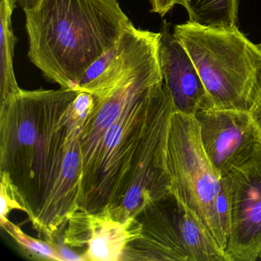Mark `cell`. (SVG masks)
Returning a JSON list of instances; mask_svg holds the SVG:
<instances>
[{
    "label": "cell",
    "instance_id": "obj_1",
    "mask_svg": "<svg viewBox=\"0 0 261 261\" xmlns=\"http://www.w3.org/2000/svg\"><path fill=\"white\" fill-rule=\"evenodd\" d=\"M94 106L81 137L80 210L137 218L171 193L168 141L173 103L157 51L91 93Z\"/></svg>",
    "mask_w": 261,
    "mask_h": 261
},
{
    "label": "cell",
    "instance_id": "obj_2",
    "mask_svg": "<svg viewBox=\"0 0 261 261\" xmlns=\"http://www.w3.org/2000/svg\"><path fill=\"white\" fill-rule=\"evenodd\" d=\"M89 93L21 89L0 103V172L9 174L40 238L56 241L80 211L81 137Z\"/></svg>",
    "mask_w": 261,
    "mask_h": 261
},
{
    "label": "cell",
    "instance_id": "obj_3",
    "mask_svg": "<svg viewBox=\"0 0 261 261\" xmlns=\"http://www.w3.org/2000/svg\"><path fill=\"white\" fill-rule=\"evenodd\" d=\"M24 12L29 59L66 89L74 90L132 23L117 0H39Z\"/></svg>",
    "mask_w": 261,
    "mask_h": 261
},
{
    "label": "cell",
    "instance_id": "obj_4",
    "mask_svg": "<svg viewBox=\"0 0 261 261\" xmlns=\"http://www.w3.org/2000/svg\"><path fill=\"white\" fill-rule=\"evenodd\" d=\"M195 64L212 108L250 111L261 70V53L238 27H206L188 21L175 25Z\"/></svg>",
    "mask_w": 261,
    "mask_h": 261
},
{
    "label": "cell",
    "instance_id": "obj_5",
    "mask_svg": "<svg viewBox=\"0 0 261 261\" xmlns=\"http://www.w3.org/2000/svg\"><path fill=\"white\" fill-rule=\"evenodd\" d=\"M167 162L171 192L225 252L227 237L217 211L221 177L204 152L199 125L194 116L174 112L168 141Z\"/></svg>",
    "mask_w": 261,
    "mask_h": 261
},
{
    "label": "cell",
    "instance_id": "obj_6",
    "mask_svg": "<svg viewBox=\"0 0 261 261\" xmlns=\"http://www.w3.org/2000/svg\"><path fill=\"white\" fill-rule=\"evenodd\" d=\"M138 218L141 236L129 244L123 260L230 261L172 192L148 205Z\"/></svg>",
    "mask_w": 261,
    "mask_h": 261
},
{
    "label": "cell",
    "instance_id": "obj_7",
    "mask_svg": "<svg viewBox=\"0 0 261 261\" xmlns=\"http://www.w3.org/2000/svg\"><path fill=\"white\" fill-rule=\"evenodd\" d=\"M230 199L226 254L230 261H255L261 254V144L224 175Z\"/></svg>",
    "mask_w": 261,
    "mask_h": 261
},
{
    "label": "cell",
    "instance_id": "obj_8",
    "mask_svg": "<svg viewBox=\"0 0 261 261\" xmlns=\"http://www.w3.org/2000/svg\"><path fill=\"white\" fill-rule=\"evenodd\" d=\"M194 117L206 155L222 177L244 163L261 144V134L250 111L200 109Z\"/></svg>",
    "mask_w": 261,
    "mask_h": 261
},
{
    "label": "cell",
    "instance_id": "obj_9",
    "mask_svg": "<svg viewBox=\"0 0 261 261\" xmlns=\"http://www.w3.org/2000/svg\"><path fill=\"white\" fill-rule=\"evenodd\" d=\"M143 224L138 218L117 221L110 210L79 211L68 220L62 243L71 248L86 247L85 261H122L128 246L138 239Z\"/></svg>",
    "mask_w": 261,
    "mask_h": 261
},
{
    "label": "cell",
    "instance_id": "obj_10",
    "mask_svg": "<svg viewBox=\"0 0 261 261\" xmlns=\"http://www.w3.org/2000/svg\"><path fill=\"white\" fill-rule=\"evenodd\" d=\"M158 53L163 82L175 112L194 116L198 110L212 108L195 64L166 21L160 31Z\"/></svg>",
    "mask_w": 261,
    "mask_h": 261
},
{
    "label": "cell",
    "instance_id": "obj_11",
    "mask_svg": "<svg viewBox=\"0 0 261 261\" xmlns=\"http://www.w3.org/2000/svg\"><path fill=\"white\" fill-rule=\"evenodd\" d=\"M13 13L7 0H0V103L21 90L13 68L15 45L18 39L12 25Z\"/></svg>",
    "mask_w": 261,
    "mask_h": 261
},
{
    "label": "cell",
    "instance_id": "obj_12",
    "mask_svg": "<svg viewBox=\"0 0 261 261\" xmlns=\"http://www.w3.org/2000/svg\"><path fill=\"white\" fill-rule=\"evenodd\" d=\"M190 22L212 27H237L239 0H183Z\"/></svg>",
    "mask_w": 261,
    "mask_h": 261
},
{
    "label": "cell",
    "instance_id": "obj_13",
    "mask_svg": "<svg viewBox=\"0 0 261 261\" xmlns=\"http://www.w3.org/2000/svg\"><path fill=\"white\" fill-rule=\"evenodd\" d=\"M0 224L16 243L21 253L25 257L35 260L61 261L57 252L48 241L29 236L19 226L10 220Z\"/></svg>",
    "mask_w": 261,
    "mask_h": 261
},
{
    "label": "cell",
    "instance_id": "obj_14",
    "mask_svg": "<svg viewBox=\"0 0 261 261\" xmlns=\"http://www.w3.org/2000/svg\"><path fill=\"white\" fill-rule=\"evenodd\" d=\"M1 192H0V224L8 221V215L13 210L22 211L27 214L22 198L7 172H0Z\"/></svg>",
    "mask_w": 261,
    "mask_h": 261
},
{
    "label": "cell",
    "instance_id": "obj_15",
    "mask_svg": "<svg viewBox=\"0 0 261 261\" xmlns=\"http://www.w3.org/2000/svg\"><path fill=\"white\" fill-rule=\"evenodd\" d=\"M217 211L221 227L228 238L230 225V199L228 186L224 176L221 178V188L217 198Z\"/></svg>",
    "mask_w": 261,
    "mask_h": 261
},
{
    "label": "cell",
    "instance_id": "obj_16",
    "mask_svg": "<svg viewBox=\"0 0 261 261\" xmlns=\"http://www.w3.org/2000/svg\"><path fill=\"white\" fill-rule=\"evenodd\" d=\"M55 249L61 261H85L82 254L74 252L71 250V247L65 245L63 243H57L56 241H48Z\"/></svg>",
    "mask_w": 261,
    "mask_h": 261
},
{
    "label": "cell",
    "instance_id": "obj_17",
    "mask_svg": "<svg viewBox=\"0 0 261 261\" xmlns=\"http://www.w3.org/2000/svg\"><path fill=\"white\" fill-rule=\"evenodd\" d=\"M151 12L161 17L166 16L175 5L184 7L183 0H150Z\"/></svg>",
    "mask_w": 261,
    "mask_h": 261
},
{
    "label": "cell",
    "instance_id": "obj_18",
    "mask_svg": "<svg viewBox=\"0 0 261 261\" xmlns=\"http://www.w3.org/2000/svg\"><path fill=\"white\" fill-rule=\"evenodd\" d=\"M250 112L261 134V70L258 77L257 86L253 97V105Z\"/></svg>",
    "mask_w": 261,
    "mask_h": 261
},
{
    "label": "cell",
    "instance_id": "obj_19",
    "mask_svg": "<svg viewBox=\"0 0 261 261\" xmlns=\"http://www.w3.org/2000/svg\"><path fill=\"white\" fill-rule=\"evenodd\" d=\"M39 2V0H17V4L23 10L33 8Z\"/></svg>",
    "mask_w": 261,
    "mask_h": 261
},
{
    "label": "cell",
    "instance_id": "obj_20",
    "mask_svg": "<svg viewBox=\"0 0 261 261\" xmlns=\"http://www.w3.org/2000/svg\"><path fill=\"white\" fill-rule=\"evenodd\" d=\"M7 4H8L9 7H10L12 10H14V9L16 7V4H17V0H7Z\"/></svg>",
    "mask_w": 261,
    "mask_h": 261
},
{
    "label": "cell",
    "instance_id": "obj_21",
    "mask_svg": "<svg viewBox=\"0 0 261 261\" xmlns=\"http://www.w3.org/2000/svg\"><path fill=\"white\" fill-rule=\"evenodd\" d=\"M256 46H257L258 49H259V51H260L261 53V43L259 44V45H256Z\"/></svg>",
    "mask_w": 261,
    "mask_h": 261
},
{
    "label": "cell",
    "instance_id": "obj_22",
    "mask_svg": "<svg viewBox=\"0 0 261 261\" xmlns=\"http://www.w3.org/2000/svg\"><path fill=\"white\" fill-rule=\"evenodd\" d=\"M259 259H261V254H260V256H259Z\"/></svg>",
    "mask_w": 261,
    "mask_h": 261
}]
</instances>
